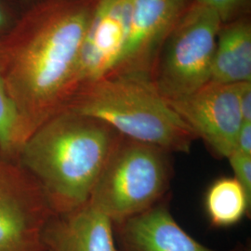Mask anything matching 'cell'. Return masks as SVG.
<instances>
[{
  "label": "cell",
  "mask_w": 251,
  "mask_h": 251,
  "mask_svg": "<svg viewBox=\"0 0 251 251\" xmlns=\"http://www.w3.org/2000/svg\"><path fill=\"white\" fill-rule=\"evenodd\" d=\"M223 22L212 9L192 3L162 46L152 73L157 91L179 99L209 82L217 36Z\"/></svg>",
  "instance_id": "5b68a950"
},
{
  "label": "cell",
  "mask_w": 251,
  "mask_h": 251,
  "mask_svg": "<svg viewBox=\"0 0 251 251\" xmlns=\"http://www.w3.org/2000/svg\"><path fill=\"white\" fill-rule=\"evenodd\" d=\"M227 159L234 173L233 178L240 183L251 200V156L233 151Z\"/></svg>",
  "instance_id": "9a60e30c"
},
{
  "label": "cell",
  "mask_w": 251,
  "mask_h": 251,
  "mask_svg": "<svg viewBox=\"0 0 251 251\" xmlns=\"http://www.w3.org/2000/svg\"><path fill=\"white\" fill-rule=\"evenodd\" d=\"M121 135L99 119L61 111L30 135L17 160L54 214L85 205Z\"/></svg>",
  "instance_id": "7a4b0ae2"
},
{
  "label": "cell",
  "mask_w": 251,
  "mask_h": 251,
  "mask_svg": "<svg viewBox=\"0 0 251 251\" xmlns=\"http://www.w3.org/2000/svg\"><path fill=\"white\" fill-rule=\"evenodd\" d=\"M21 12L16 0H0V38L14 26Z\"/></svg>",
  "instance_id": "e0dca14e"
},
{
  "label": "cell",
  "mask_w": 251,
  "mask_h": 251,
  "mask_svg": "<svg viewBox=\"0 0 251 251\" xmlns=\"http://www.w3.org/2000/svg\"><path fill=\"white\" fill-rule=\"evenodd\" d=\"M64 110L99 119L124 137L171 153H188L198 139L145 75L101 78L78 90Z\"/></svg>",
  "instance_id": "3957f363"
},
{
  "label": "cell",
  "mask_w": 251,
  "mask_h": 251,
  "mask_svg": "<svg viewBox=\"0 0 251 251\" xmlns=\"http://www.w3.org/2000/svg\"><path fill=\"white\" fill-rule=\"evenodd\" d=\"M98 0H39L0 38V75L24 143L73 93L82 41Z\"/></svg>",
  "instance_id": "6da1fadb"
},
{
  "label": "cell",
  "mask_w": 251,
  "mask_h": 251,
  "mask_svg": "<svg viewBox=\"0 0 251 251\" xmlns=\"http://www.w3.org/2000/svg\"><path fill=\"white\" fill-rule=\"evenodd\" d=\"M167 101L216 156L232 154L243 124L237 84L208 82L187 96Z\"/></svg>",
  "instance_id": "52a82bcc"
},
{
  "label": "cell",
  "mask_w": 251,
  "mask_h": 251,
  "mask_svg": "<svg viewBox=\"0 0 251 251\" xmlns=\"http://www.w3.org/2000/svg\"><path fill=\"white\" fill-rule=\"evenodd\" d=\"M234 151L251 156V123L243 122L236 137Z\"/></svg>",
  "instance_id": "d6986e66"
},
{
  "label": "cell",
  "mask_w": 251,
  "mask_h": 251,
  "mask_svg": "<svg viewBox=\"0 0 251 251\" xmlns=\"http://www.w3.org/2000/svg\"><path fill=\"white\" fill-rule=\"evenodd\" d=\"M205 207L210 225L226 228L251 216V200L233 177L216 179L206 191Z\"/></svg>",
  "instance_id": "4fadbf2b"
},
{
  "label": "cell",
  "mask_w": 251,
  "mask_h": 251,
  "mask_svg": "<svg viewBox=\"0 0 251 251\" xmlns=\"http://www.w3.org/2000/svg\"><path fill=\"white\" fill-rule=\"evenodd\" d=\"M131 9L132 0L97 1L82 41L71 98L116 72L127 40Z\"/></svg>",
  "instance_id": "ba28073f"
},
{
  "label": "cell",
  "mask_w": 251,
  "mask_h": 251,
  "mask_svg": "<svg viewBox=\"0 0 251 251\" xmlns=\"http://www.w3.org/2000/svg\"><path fill=\"white\" fill-rule=\"evenodd\" d=\"M43 237L48 251H118L112 220L89 201L68 213L54 214Z\"/></svg>",
  "instance_id": "8fae6325"
},
{
  "label": "cell",
  "mask_w": 251,
  "mask_h": 251,
  "mask_svg": "<svg viewBox=\"0 0 251 251\" xmlns=\"http://www.w3.org/2000/svg\"><path fill=\"white\" fill-rule=\"evenodd\" d=\"M173 174L171 152L120 136L89 202L117 224L161 201Z\"/></svg>",
  "instance_id": "277c9868"
},
{
  "label": "cell",
  "mask_w": 251,
  "mask_h": 251,
  "mask_svg": "<svg viewBox=\"0 0 251 251\" xmlns=\"http://www.w3.org/2000/svg\"><path fill=\"white\" fill-rule=\"evenodd\" d=\"M186 0H132L128 36L115 75L149 76ZM111 76V75H110Z\"/></svg>",
  "instance_id": "9c48e42d"
},
{
  "label": "cell",
  "mask_w": 251,
  "mask_h": 251,
  "mask_svg": "<svg viewBox=\"0 0 251 251\" xmlns=\"http://www.w3.org/2000/svg\"><path fill=\"white\" fill-rule=\"evenodd\" d=\"M209 82H251V24L247 18L223 24L217 36Z\"/></svg>",
  "instance_id": "7c38bea8"
},
{
  "label": "cell",
  "mask_w": 251,
  "mask_h": 251,
  "mask_svg": "<svg viewBox=\"0 0 251 251\" xmlns=\"http://www.w3.org/2000/svg\"><path fill=\"white\" fill-rule=\"evenodd\" d=\"M38 1L39 0H16V2L18 3V5L22 10L31 7L32 5L36 4V2H38Z\"/></svg>",
  "instance_id": "ffe728a7"
},
{
  "label": "cell",
  "mask_w": 251,
  "mask_h": 251,
  "mask_svg": "<svg viewBox=\"0 0 251 251\" xmlns=\"http://www.w3.org/2000/svg\"><path fill=\"white\" fill-rule=\"evenodd\" d=\"M23 144L18 113L0 75V150L10 158L17 159Z\"/></svg>",
  "instance_id": "5bb4252c"
},
{
  "label": "cell",
  "mask_w": 251,
  "mask_h": 251,
  "mask_svg": "<svg viewBox=\"0 0 251 251\" xmlns=\"http://www.w3.org/2000/svg\"><path fill=\"white\" fill-rule=\"evenodd\" d=\"M53 215L36 179L0 150V251H48L43 235Z\"/></svg>",
  "instance_id": "8992f818"
},
{
  "label": "cell",
  "mask_w": 251,
  "mask_h": 251,
  "mask_svg": "<svg viewBox=\"0 0 251 251\" xmlns=\"http://www.w3.org/2000/svg\"><path fill=\"white\" fill-rule=\"evenodd\" d=\"M238 102L243 122L251 123V82L237 84Z\"/></svg>",
  "instance_id": "ac0fdd59"
},
{
  "label": "cell",
  "mask_w": 251,
  "mask_h": 251,
  "mask_svg": "<svg viewBox=\"0 0 251 251\" xmlns=\"http://www.w3.org/2000/svg\"><path fill=\"white\" fill-rule=\"evenodd\" d=\"M113 225L118 251H219L186 233L165 203L158 202L143 213ZM226 251H251V248L238 245Z\"/></svg>",
  "instance_id": "30bf717a"
},
{
  "label": "cell",
  "mask_w": 251,
  "mask_h": 251,
  "mask_svg": "<svg viewBox=\"0 0 251 251\" xmlns=\"http://www.w3.org/2000/svg\"><path fill=\"white\" fill-rule=\"evenodd\" d=\"M245 0H194L200 6L212 9L220 16L223 24L230 22L235 13L242 7Z\"/></svg>",
  "instance_id": "2e32d148"
}]
</instances>
